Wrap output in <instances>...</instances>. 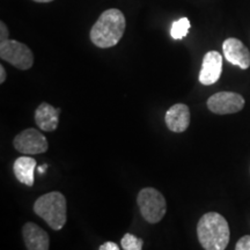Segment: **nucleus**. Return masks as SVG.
Segmentation results:
<instances>
[{"mask_svg": "<svg viewBox=\"0 0 250 250\" xmlns=\"http://www.w3.org/2000/svg\"><path fill=\"white\" fill-rule=\"evenodd\" d=\"M126 20L123 12L117 8H109L100 15L95 23L90 29L89 37L95 46L101 49L112 48L122 40Z\"/></svg>", "mask_w": 250, "mask_h": 250, "instance_id": "1", "label": "nucleus"}, {"mask_svg": "<svg viewBox=\"0 0 250 250\" xmlns=\"http://www.w3.org/2000/svg\"><path fill=\"white\" fill-rule=\"evenodd\" d=\"M197 236L205 250H225L230 236L227 220L217 212L205 213L197 225Z\"/></svg>", "mask_w": 250, "mask_h": 250, "instance_id": "2", "label": "nucleus"}, {"mask_svg": "<svg viewBox=\"0 0 250 250\" xmlns=\"http://www.w3.org/2000/svg\"><path fill=\"white\" fill-rule=\"evenodd\" d=\"M34 212L43 219L54 230H61L67 220V203L59 191L41 196L34 204Z\"/></svg>", "mask_w": 250, "mask_h": 250, "instance_id": "3", "label": "nucleus"}, {"mask_svg": "<svg viewBox=\"0 0 250 250\" xmlns=\"http://www.w3.org/2000/svg\"><path fill=\"white\" fill-rule=\"evenodd\" d=\"M140 213L149 224L162 220L167 212V203L162 193L154 188H144L137 197Z\"/></svg>", "mask_w": 250, "mask_h": 250, "instance_id": "4", "label": "nucleus"}, {"mask_svg": "<svg viewBox=\"0 0 250 250\" xmlns=\"http://www.w3.org/2000/svg\"><path fill=\"white\" fill-rule=\"evenodd\" d=\"M0 58L22 71L29 70L34 64V55L29 46L15 40L0 42Z\"/></svg>", "mask_w": 250, "mask_h": 250, "instance_id": "5", "label": "nucleus"}, {"mask_svg": "<svg viewBox=\"0 0 250 250\" xmlns=\"http://www.w3.org/2000/svg\"><path fill=\"white\" fill-rule=\"evenodd\" d=\"M13 146L23 155H35L48 151L49 143L44 134L39 130L27 129L14 137Z\"/></svg>", "mask_w": 250, "mask_h": 250, "instance_id": "6", "label": "nucleus"}, {"mask_svg": "<svg viewBox=\"0 0 250 250\" xmlns=\"http://www.w3.org/2000/svg\"><path fill=\"white\" fill-rule=\"evenodd\" d=\"M245 107V99L234 92H219L208 100V108L213 114L228 115L241 111Z\"/></svg>", "mask_w": 250, "mask_h": 250, "instance_id": "7", "label": "nucleus"}, {"mask_svg": "<svg viewBox=\"0 0 250 250\" xmlns=\"http://www.w3.org/2000/svg\"><path fill=\"white\" fill-rule=\"evenodd\" d=\"M223 72V56L218 51H208L203 58L202 68L199 72V83L210 86L220 79Z\"/></svg>", "mask_w": 250, "mask_h": 250, "instance_id": "8", "label": "nucleus"}, {"mask_svg": "<svg viewBox=\"0 0 250 250\" xmlns=\"http://www.w3.org/2000/svg\"><path fill=\"white\" fill-rule=\"evenodd\" d=\"M225 58L232 65L247 70L250 67V51L240 40L229 37L223 43Z\"/></svg>", "mask_w": 250, "mask_h": 250, "instance_id": "9", "label": "nucleus"}, {"mask_svg": "<svg viewBox=\"0 0 250 250\" xmlns=\"http://www.w3.org/2000/svg\"><path fill=\"white\" fill-rule=\"evenodd\" d=\"M190 109L184 103H176L171 105L166 112V125L171 132H184L190 125Z\"/></svg>", "mask_w": 250, "mask_h": 250, "instance_id": "10", "label": "nucleus"}, {"mask_svg": "<svg viewBox=\"0 0 250 250\" xmlns=\"http://www.w3.org/2000/svg\"><path fill=\"white\" fill-rule=\"evenodd\" d=\"M22 236L27 250H49V234L39 225L27 223L22 227Z\"/></svg>", "mask_w": 250, "mask_h": 250, "instance_id": "11", "label": "nucleus"}, {"mask_svg": "<svg viewBox=\"0 0 250 250\" xmlns=\"http://www.w3.org/2000/svg\"><path fill=\"white\" fill-rule=\"evenodd\" d=\"M61 109L52 107L46 102H42L35 110V123L40 130L52 132L58 127Z\"/></svg>", "mask_w": 250, "mask_h": 250, "instance_id": "12", "label": "nucleus"}, {"mask_svg": "<svg viewBox=\"0 0 250 250\" xmlns=\"http://www.w3.org/2000/svg\"><path fill=\"white\" fill-rule=\"evenodd\" d=\"M36 169V160L35 159L30 158L28 155H23L18 158L14 161L13 165V171L15 177L20 183L24 184L27 187H33L34 181V173Z\"/></svg>", "mask_w": 250, "mask_h": 250, "instance_id": "13", "label": "nucleus"}, {"mask_svg": "<svg viewBox=\"0 0 250 250\" xmlns=\"http://www.w3.org/2000/svg\"><path fill=\"white\" fill-rule=\"evenodd\" d=\"M190 27H191V24H190L189 19L181 18L171 23L170 35L174 40H182L188 35Z\"/></svg>", "mask_w": 250, "mask_h": 250, "instance_id": "14", "label": "nucleus"}, {"mask_svg": "<svg viewBox=\"0 0 250 250\" xmlns=\"http://www.w3.org/2000/svg\"><path fill=\"white\" fill-rule=\"evenodd\" d=\"M143 245L144 241L142 239L130 233L125 234L121 240V246L124 250H142Z\"/></svg>", "mask_w": 250, "mask_h": 250, "instance_id": "15", "label": "nucleus"}, {"mask_svg": "<svg viewBox=\"0 0 250 250\" xmlns=\"http://www.w3.org/2000/svg\"><path fill=\"white\" fill-rule=\"evenodd\" d=\"M235 250H250V235L242 236L235 246Z\"/></svg>", "mask_w": 250, "mask_h": 250, "instance_id": "16", "label": "nucleus"}, {"mask_svg": "<svg viewBox=\"0 0 250 250\" xmlns=\"http://www.w3.org/2000/svg\"><path fill=\"white\" fill-rule=\"evenodd\" d=\"M9 31H8V28L6 26L4 21H1L0 22V42H5V41L9 40Z\"/></svg>", "mask_w": 250, "mask_h": 250, "instance_id": "17", "label": "nucleus"}, {"mask_svg": "<svg viewBox=\"0 0 250 250\" xmlns=\"http://www.w3.org/2000/svg\"><path fill=\"white\" fill-rule=\"evenodd\" d=\"M99 250H121V249L115 242L108 241V242H104L103 245L100 246Z\"/></svg>", "mask_w": 250, "mask_h": 250, "instance_id": "18", "label": "nucleus"}, {"mask_svg": "<svg viewBox=\"0 0 250 250\" xmlns=\"http://www.w3.org/2000/svg\"><path fill=\"white\" fill-rule=\"evenodd\" d=\"M6 80V71L2 65H0V83H4Z\"/></svg>", "mask_w": 250, "mask_h": 250, "instance_id": "19", "label": "nucleus"}, {"mask_svg": "<svg viewBox=\"0 0 250 250\" xmlns=\"http://www.w3.org/2000/svg\"><path fill=\"white\" fill-rule=\"evenodd\" d=\"M34 2H40V4H46V2H51L54 0H33Z\"/></svg>", "mask_w": 250, "mask_h": 250, "instance_id": "20", "label": "nucleus"}]
</instances>
